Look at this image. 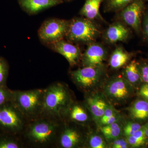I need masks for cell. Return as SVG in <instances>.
Returning <instances> with one entry per match:
<instances>
[{"label": "cell", "instance_id": "obj_1", "mask_svg": "<svg viewBox=\"0 0 148 148\" xmlns=\"http://www.w3.org/2000/svg\"><path fill=\"white\" fill-rule=\"evenodd\" d=\"M100 34L98 25L92 20L84 17L69 21L66 37L73 42L90 44L95 42Z\"/></svg>", "mask_w": 148, "mask_h": 148}, {"label": "cell", "instance_id": "obj_2", "mask_svg": "<svg viewBox=\"0 0 148 148\" xmlns=\"http://www.w3.org/2000/svg\"><path fill=\"white\" fill-rule=\"evenodd\" d=\"M44 90L40 89L16 91L12 93L14 104L22 115L33 116L42 107Z\"/></svg>", "mask_w": 148, "mask_h": 148}, {"label": "cell", "instance_id": "obj_3", "mask_svg": "<svg viewBox=\"0 0 148 148\" xmlns=\"http://www.w3.org/2000/svg\"><path fill=\"white\" fill-rule=\"evenodd\" d=\"M68 100V94L61 84H54L44 90L41 110L52 116L59 114Z\"/></svg>", "mask_w": 148, "mask_h": 148}, {"label": "cell", "instance_id": "obj_4", "mask_svg": "<svg viewBox=\"0 0 148 148\" xmlns=\"http://www.w3.org/2000/svg\"><path fill=\"white\" fill-rule=\"evenodd\" d=\"M69 21L59 18H51L42 24L38 32L41 40L51 44L63 39L66 37Z\"/></svg>", "mask_w": 148, "mask_h": 148}, {"label": "cell", "instance_id": "obj_5", "mask_svg": "<svg viewBox=\"0 0 148 148\" xmlns=\"http://www.w3.org/2000/svg\"><path fill=\"white\" fill-rule=\"evenodd\" d=\"M145 8L144 0H133L120 10V16L122 21L137 34H140L142 31Z\"/></svg>", "mask_w": 148, "mask_h": 148}, {"label": "cell", "instance_id": "obj_6", "mask_svg": "<svg viewBox=\"0 0 148 148\" xmlns=\"http://www.w3.org/2000/svg\"><path fill=\"white\" fill-rule=\"evenodd\" d=\"M56 125L45 121L37 122L32 125L28 132V136L32 142L38 145H45L54 137Z\"/></svg>", "mask_w": 148, "mask_h": 148}, {"label": "cell", "instance_id": "obj_7", "mask_svg": "<svg viewBox=\"0 0 148 148\" xmlns=\"http://www.w3.org/2000/svg\"><path fill=\"white\" fill-rule=\"evenodd\" d=\"M21 115L14 106H0V127L13 132L20 130L23 124Z\"/></svg>", "mask_w": 148, "mask_h": 148}, {"label": "cell", "instance_id": "obj_8", "mask_svg": "<svg viewBox=\"0 0 148 148\" xmlns=\"http://www.w3.org/2000/svg\"><path fill=\"white\" fill-rule=\"evenodd\" d=\"M101 67L86 66L71 72L73 79L77 84L84 88H89L95 86L100 79Z\"/></svg>", "mask_w": 148, "mask_h": 148}, {"label": "cell", "instance_id": "obj_9", "mask_svg": "<svg viewBox=\"0 0 148 148\" xmlns=\"http://www.w3.org/2000/svg\"><path fill=\"white\" fill-rule=\"evenodd\" d=\"M106 55V50L103 45L95 42L91 43L82 56V64L84 67H101Z\"/></svg>", "mask_w": 148, "mask_h": 148}, {"label": "cell", "instance_id": "obj_10", "mask_svg": "<svg viewBox=\"0 0 148 148\" xmlns=\"http://www.w3.org/2000/svg\"><path fill=\"white\" fill-rule=\"evenodd\" d=\"M56 52L64 56L71 66H75L81 56L79 48L64 40L50 44Z\"/></svg>", "mask_w": 148, "mask_h": 148}, {"label": "cell", "instance_id": "obj_11", "mask_svg": "<svg viewBox=\"0 0 148 148\" xmlns=\"http://www.w3.org/2000/svg\"><path fill=\"white\" fill-rule=\"evenodd\" d=\"M130 35V31L127 25L122 22H116L111 24L104 34V38L110 44L116 43L127 40Z\"/></svg>", "mask_w": 148, "mask_h": 148}, {"label": "cell", "instance_id": "obj_12", "mask_svg": "<svg viewBox=\"0 0 148 148\" xmlns=\"http://www.w3.org/2000/svg\"><path fill=\"white\" fill-rule=\"evenodd\" d=\"M128 83L122 78H116L111 81L106 88V92L111 98L123 100L128 97L130 88Z\"/></svg>", "mask_w": 148, "mask_h": 148}, {"label": "cell", "instance_id": "obj_13", "mask_svg": "<svg viewBox=\"0 0 148 148\" xmlns=\"http://www.w3.org/2000/svg\"><path fill=\"white\" fill-rule=\"evenodd\" d=\"M62 2L63 0H19L21 7L32 14L57 5Z\"/></svg>", "mask_w": 148, "mask_h": 148}, {"label": "cell", "instance_id": "obj_14", "mask_svg": "<svg viewBox=\"0 0 148 148\" xmlns=\"http://www.w3.org/2000/svg\"><path fill=\"white\" fill-rule=\"evenodd\" d=\"M104 0H86L80 14L83 17L90 20L103 19L100 12L101 4Z\"/></svg>", "mask_w": 148, "mask_h": 148}, {"label": "cell", "instance_id": "obj_15", "mask_svg": "<svg viewBox=\"0 0 148 148\" xmlns=\"http://www.w3.org/2000/svg\"><path fill=\"white\" fill-rule=\"evenodd\" d=\"M131 53L122 47H118L111 56L110 64L111 68L118 69L127 64L131 58Z\"/></svg>", "mask_w": 148, "mask_h": 148}, {"label": "cell", "instance_id": "obj_16", "mask_svg": "<svg viewBox=\"0 0 148 148\" xmlns=\"http://www.w3.org/2000/svg\"><path fill=\"white\" fill-rule=\"evenodd\" d=\"M80 140V135L76 130L71 128L65 130L60 138L61 147L65 148H72L76 146Z\"/></svg>", "mask_w": 148, "mask_h": 148}, {"label": "cell", "instance_id": "obj_17", "mask_svg": "<svg viewBox=\"0 0 148 148\" xmlns=\"http://www.w3.org/2000/svg\"><path fill=\"white\" fill-rule=\"evenodd\" d=\"M87 103L90 112L95 119H101L107 108L105 101L99 97H95L88 98Z\"/></svg>", "mask_w": 148, "mask_h": 148}, {"label": "cell", "instance_id": "obj_18", "mask_svg": "<svg viewBox=\"0 0 148 148\" xmlns=\"http://www.w3.org/2000/svg\"><path fill=\"white\" fill-rule=\"evenodd\" d=\"M125 75L130 83L136 84L141 81L139 63L135 60L131 61L125 67Z\"/></svg>", "mask_w": 148, "mask_h": 148}, {"label": "cell", "instance_id": "obj_19", "mask_svg": "<svg viewBox=\"0 0 148 148\" xmlns=\"http://www.w3.org/2000/svg\"><path fill=\"white\" fill-rule=\"evenodd\" d=\"M130 110L132 116L135 119H147L148 118V102L145 100H138L132 105Z\"/></svg>", "mask_w": 148, "mask_h": 148}, {"label": "cell", "instance_id": "obj_20", "mask_svg": "<svg viewBox=\"0 0 148 148\" xmlns=\"http://www.w3.org/2000/svg\"><path fill=\"white\" fill-rule=\"evenodd\" d=\"M133 0H104L106 12H116L121 10Z\"/></svg>", "mask_w": 148, "mask_h": 148}, {"label": "cell", "instance_id": "obj_21", "mask_svg": "<svg viewBox=\"0 0 148 148\" xmlns=\"http://www.w3.org/2000/svg\"><path fill=\"white\" fill-rule=\"evenodd\" d=\"M101 132L108 140L116 139L121 133V128L119 125L116 123L107 125L101 128Z\"/></svg>", "mask_w": 148, "mask_h": 148}, {"label": "cell", "instance_id": "obj_22", "mask_svg": "<svg viewBox=\"0 0 148 148\" xmlns=\"http://www.w3.org/2000/svg\"><path fill=\"white\" fill-rule=\"evenodd\" d=\"M72 119L75 121L83 122L88 119V115L84 109L80 106L76 105L73 106L71 112Z\"/></svg>", "mask_w": 148, "mask_h": 148}, {"label": "cell", "instance_id": "obj_23", "mask_svg": "<svg viewBox=\"0 0 148 148\" xmlns=\"http://www.w3.org/2000/svg\"><path fill=\"white\" fill-rule=\"evenodd\" d=\"M142 128L143 127L137 123H128L125 126L123 130L124 135L127 137H129L133 135L135 132Z\"/></svg>", "mask_w": 148, "mask_h": 148}, {"label": "cell", "instance_id": "obj_24", "mask_svg": "<svg viewBox=\"0 0 148 148\" xmlns=\"http://www.w3.org/2000/svg\"><path fill=\"white\" fill-rule=\"evenodd\" d=\"M89 143L92 148H104L106 145L102 138L98 135H94L90 137Z\"/></svg>", "mask_w": 148, "mask_h": 148}, {"label": "cell", "instance_id": "obj_25", "mask_svg": "<svg viewBox=\"0 0 148 148\" xmlns=\"http://www.w3.org/2000/svg\"><path fill=\"white\" fill-rule=\"evenodd\" d=\"M8 73V66L5 61L0 58V86L5 81Z\"/></svg>", "mask_w": 148, "mask_h": 148}, {"label": "cell", "instance_id": "obj_26", "mask_svg": "<svg viewBox=\"0 0 148 148\" xmlns=\"http://www.w3.org/2000/svg\"><path fill=\"white\" fill-rule=\"evenodd\" d=\"M142 31L143 36L148 42V8L145 10L143 14L142 24Z\"/></svg>", "mask_w": 148, "mask_h": 148}, {"label": "cell", "instance_id": "obj_27", "mask_svg": "<svg viewBox=\"0 0 148 148\" xmlns=\"http://www.w3.org/2000/svg\"><path fill=\"white\" fill-rule=\"evenodd\" d=\"M139 69L141 81L148 84V63L143 62L139 64Z\"/></svg>", "mask_w": 148, "mask_h": 148}, {"label": "cell", "instance_id": "obj_28", "mask_svg": "<svg viewBox=\"0 0 148 148\" xmlns=\"http://www.w3.org/2000/svg\"><path fill=\"white\" fill-rule=\"evenodd\" d=\"M12 96V93L3 87V86H0V106L5 104Z\"/></svg>", "mask_w": 148, "mask_h": 148}, {"label": "cell", "instance_id": "obj_29", "mask_svg": "<svg viewBox=\"0 0 148 148\" xmlns=\"http://www.w3.org/2000/svg\"><path fill=\"white\" fill-rule=\"evenodd\" d=\"M127 141L128 144L132 147H139L145 144V140L139 139L131 135L127 137Z\"/></svg>", "mask_w": 148, "mask_h": 148}, {"label": "cell", "instance_id": "obj_30", "mask_svg": "<svg viewBox=\"0 0 148 148\" xmlns=\"http://www.w3.org/2000/svg\"><path fill=\"white\" fill-rule=\"evenodd\" d=\"M18 143L10 140H2L0 142V148H18Z\"/></svg>", "mask_w": 148, "mask_h": 148}, {"label": "cell", "instance_id": "obj_31", "mask_svg": "<svg viewBox=\"0 0 148 148\" xmlns=\"http://www.w3.org/2000/svg\"><path fill=\"white\" fill-rule=\"evenodd\" d=\"M128 143L123 139H119L114 141L112 147L114 148H126L128 147Z\"/></svg>", "mask_w": 148, "mask_h": 148}, {"label": "cell", "instance_id": "obj_32", "mask_svg": "<svg viewBox=\"0 0 148 148\" xmlns=\"http://www.w3.org/2000/svg\"><path fill=\"white\" fill-rule=\"evenodd\" d=\"M140 95L148 102V84L145 83L142 86L139 91Z\"/></svg>", "mask_w": 148, "mask_h": 148}, {"label": "cell", "instance_id": "obj_33", "mask_svg": "<svg viewBox=\"0 0 148 148\" xmlns=\"http://www.w3.org/2000/svg\"><path fill=\"white\" fill-rule=\"evenodd\" d=\"M114 114V111L112 109L110 108L107 107L106 110L104 112L103 116L101 118L100 120H101V123H103V121H105L106 119H108L109 117L112 116Z\"/></svg>", "mask_w": 148, "mask_h": 148}, {"label": "cell", "instance_id": "obj_34", "mask_svg": "<svg viewBox=\"0 0 148 148\" xmlns=\"http://www.w3.org/2000/svg\"><path fill=\"white\" fill-rule=\"evenodd\" d=\"M116 120V116L115 115V114H114L112 116L109 117L108 119H106L105 121H103V123H101V124L103 125H109L112 124V123H115Z\"/></svg>", "mask_w": 148, "mask_h": 148}, {"label": "cell", "instance_id": "obj_35", "mask_svg": "<svg viewBox=\"0 0 148 148\" xmlns=\"http://www.w3.org/2000/svg\"><path fill=\"white\" fill-rule=\"evenodd\" d=\"M144 129H145L146 136L148 138V125L146 127H144Z\"/></svg>", "mask_w": 148, "mask_h": 148}, {"label": "cell", "instance_id": "obj_36", "mask_svg": "<svg viewBox=\"0 0 148 148\" xmlns=\"http://www.w3.org/2000/svg\"><path fill=\"white\" fill-rule=\"evenodd\" d=\"M67 1H71V0H67Z\"/></svg>", "mask_w": 148, "mask_h": 148}]
</instances>
